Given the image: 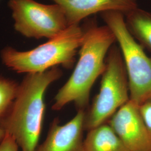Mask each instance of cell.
Segmentation results:
<instances>
[{
    "label": "cell",
    "mask_w": 151,
    "mask_h": 151,
    "mask_svg": "<svg viewBox=\"0 0 151 151\" xmlns=\"http://www.w3.org/2000/svg\"><path fill=\"white\" fill-rule=\"evenodd\" d=\"M62 75L58 67L27 73L19 85L10 109L0 119V128L14 138L22 151H36L45 114V93Z\"/></svg>",
    "instance_id": "6da1fadb"
},
{
    "label": "cell",
    "mask_w": 151,
    "mask_h": 151,
    "mask_svg": "<svg viewBox=\"0 0 151 151\" xmlns=\"http://www.w3.org/2000/svg\"><path fill=\"white\" fill-rule=\"evenodd\" d=\"M85 37L79 49V58L70 77L54 97L52 109L60 110L69 103L78 110L89 104L92 87L105 68L108 52L116 39L108 26L98 27L96 22L85 24Z\"/></svg>",
    "instance_id": "7a4b0ae2"
},
{
    "label": "cell",
    "mask_w": 151,
    "mask_h": 151,
    "mask_svg": "<svg viewBox=\"0 0 151 151\" xmlns=\"http://www.w3.org/2000/svg\"><path fill=\"white\" fill-rule=\"evenodd\" d=\"M84 37L83 27L70 25L46 43L30 50L5 47L1 52V57L6 66L17 73L43 72L60 65L70 68Z\"/></svg>",
    "instance_id": "3957f363"
},
{
    "label": "cell",
    "mask_w": 151,
    "mask_h": 151,
    "mask_svg": "<svg viewBox=\"0 0 151 151\" xmlns=\"http://www.w3.org/2000/svg\"><path fill=\"white\" fill-rule=\"evenodd\" d=\"M100 15L119 44L128 76L130 100L139 106L151 98V57L129 32L123 13L105 11Z\"/></svg>",
    "instance_id": "277c9868"
},
{
    "label": "cell",
    "mask_w": 151,
    "mask_h": 151,
    "mask_svg": "<svg viewBox=\"0 0 151 151\" xmlns=\"http://www.w3.org/2000/svg\"><path fill=\"white\" fill-rule=\"evenodd\" d=\"M100 90L85 111V130L106 123L119 108L130 100L128 76L119 47L115 44L108 52Z\"/></svg>",
    "instance_id": "5b68a950"
},
{
    "label": "cell",
    "mask_w": 151,
    "mask_h": 151,
    "mask_svg": "<svg viewBox=\"0 0 151 151\" xmlns=\"http://www.w3.org/2000/svg\"><path fill=\"white\" fill-rule=\"evenodd\" d=\"M17 32L29 38H54L69 27L60 5H44L35 0H9Z\"/></svg>",
    "instance_id": "8992f818"
},
{
    "label": "cell",
    "mask_w": 151,
    "mask_h": 151,
    "mask_svg": "<svg viewBox=\"0 0 151 151\" xmlns=\"http://www.w3.org/2000/svg\"><path fill=\"white\" fill-rule=\"evenodd\" d=\"M107 123L130 151H151V140L139 105L129 100Z\"/></svg>",
    "instance_id": "52a82bcc"
},
{
    "label": "cell",
    "mask_w": 151,
    "mask_h": 151,
    "mask_svg": "<svg viewBox=\"0 0 151 151\" xmlns=\"http://www.w3.org/2000/svg\"><path fill=\"white\" fill-rule=\"evenodd\" d=\"M85 110H78L75 116L67 123L60 125L54 119L48 135L35 151H86L83 131Z\"/></svg>",
    "instance_id": "ba28073f"
},
{
    "label": "cell",
    "mask_w": 151,
    "mask_h": 151,
    "mask_svg": "<svg viewBox=\"0 0 151 151\" xmlns=\"http://www.w3.org/2000/svg\"><path fill=\"white\" fill-rule=\"evenodd\" d=\"M65 12L69 26L79 25L84 19L96 13L118 11L124 15L138 8L137 0H52Z\"/></svg>",
    "instance_id": "9c48e42d"
},
{
    "label": "cell",
    "mask_w": 151,
    "mask_h": 151,
    "mask_svg": "<svg viewBox=\"0 0 151 151\" xmlns=\"http://www.w3.org/2000/svg\"><path fill=\"white\" fill-rule=\"evenodd\" d=\"M86 151H130L107 123L88 131Z\"/></svg>",
    "instance_id": "30bf717a"
},
{
    "label": "cell",
    "mask_w": 151,
    "mask_h": 151,
    "mask_svg": "<svg viewBox=\"0 0 151 151\" xmlns=\"http://www.w3.org/2000/svg\"><path fill=\"white\" fill-rule=\"evenodd\" d=\"M125 23L129 32L143 48L151 53V14L138 7L126 14Z\"/></svg>",
    "instance_id": "8fae6325"
},
{
    "label": "cell",
    "mask_w": 151,
    "mask_h": 151,
    "mask_svg": "<svg viewBox=\"0 0 151 151\" xmlns=\"http://www.w3.org/2000/svg\"><path fill=\"white\" fill-rule=\"evenodd\" d=\"M19 85L15 81L0 77V119L4 118L16 97Z\"/></svg>",
    "instance_id": "7c38bea8"
},
{
    "label": "cell",
    "mask_w": 151,
    "mask_h": 151,
    "mask_svg": "<svg viewBox=\"0 0 151 151\" xmlns=\"http://www.w3.org/2000/svg\"><path fill=\"white\" fill-rule=\"evenodd\" d=\"M139 108L151 140V98L140 105Z\"/></svg>",
    "instance_id": "4fadbf2b"
},
{
    "label": "cell",
    "mask_w": 151,
    "mask_h": 151,
    "mask_svg": "<svg viewBox=\"0 0 151 151\" xmlns=\"http://www.w3.org/2000/svg\"><path fill=\"white\" fill-rule=\"evenodd\" d=\"M19 147L14 138L7 133L0 142V151H18Z\"/></svg>",
    "instance_id": "5bb4252c"
},
{
    "label": "cell",
    "mask_w": 151,
    "mask_h": 151,
    "mask_svg": "<svg viewBox=\"0 0 151 151\" xmlns=\"http://www.w3.org/2000/svg\"><path fill=\"white\" fill-rule=\"evenodd\" d=\"M5 132L1 128H0V142L3 139V138L5 136Z\"/></svg>",
    "instance_id": "9a60e30c"
}]
</instances>
